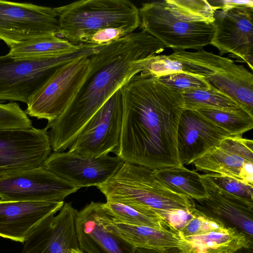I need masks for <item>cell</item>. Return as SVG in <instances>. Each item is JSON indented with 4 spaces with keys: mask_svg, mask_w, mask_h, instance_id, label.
<instances>
[{
    "mask_svg": "<svg viewBox=\"0 0 253 253\" xmlns=\"http://www.w3.org/2000/svg\"><path fill=\"white\" fill-rule=\"evenodd\" d=\"M196 111L232 136H242L253 127V116L249 113L208 109H200Z\"/></svg>",
    "mask_w": 253,
    "mask_h": 253,
    "instance_id": "obj_27",
    "label": "cell"
},
{
    "mask_svg": "<svg viewBox=\"0 0 253 253\" xmlns=\"http://www.w3.org/2000/svg\"><path fill=\"white\" fill-rule=\"evenodd\" d=\"M178 250H170L167 251H160L150 249L142 248H136V253H176Z\"/></svg>",
    "mask_w": 253,
    "mask_h": 253,
    "instance_id": "obj_35",
    "label": "cell"
},
{
    "mask_svg": "<svg viewBox=\"0 0 253 253\" xmlns=\"http://www.w3.org/2000/svg\"><path fill=\"white\" fill-rule=\"evenodd\" d=\"M202 175L226 193L253 202V185L218 173H207Z\"/></svg>",
    "mask_w": 253,
    "mask_h": 253,
    "instance_id": "obj_31",
    "label": "cell"
},
{
    "mask_svg": "<svg viewBox=\"0 0 253 253\" xmlns=\"http://www.w3.org/2000/svg\"><path fill=\"white\" fill-rule=\"evenodd\" d=\"M83 44H75L58 36L51 35L14 45L8 54L17 58L50 57L79 49Z\"/></svg>",
    "mask_w": 253,
    "mask_h": 253,
    "instance_id": "obj_24",
    "label": "cell"
},
{
    "mask_svg": "<svg viewBox=\"0 0 253 253\" xmlns=\"http://www.w3.org/2000/svg\"><path fill=\"white\" fill-rule=\"evenodd\" d=\"M156 178L171 191L189 199L199 200L208 197L201 174L184 166L153 170Z\"/></svg>",
    "mask_w": 253,
    "mask_h": 253,
    "instance_id": "obj_23",
    "label": "cell"
},
{
    "mask_svg": "<svg viewBox=\"0 0 253 253\" xmlns=\"http://www.w3.org/2000/svg\"><path fill=\"white\" fill-rule=\"evenodd\" d=\"M208 197L193 200L196 209L221 219L228 221L238 230L252 239L253 235V202L222 190L201 175Z\"/></svg>",
    "mask_w": 253,
    "mask_h": 253,
    "instance_id": "obj_20",
    "label": "cell"
},
{
    "mask_svg": "<svg viewBox=\"0 0 253 253\" xmlns=\"http://www.w3.org/2000/svg\"><path fill=\"white\" fill-rule=\"evenodd\" d=\"M123 112L119 89L85 124L68 151L91 157L106 156L110 152L116 154L121 134Z\"/></svg>",
    "mask_w": 253,
    "mask_h": 253,
    "instance_id": "obj_10",
    "label": "cell"
},
{
    "mask_svg": "<svg viewBox=\"0 0 253 253\" xmlns=\"http://www.w3.org/2000/svg\"><path fill=\"white\" fill-rule=\"evenodd\" d=\"M64 202L0 201V237L24 243L42 219L60 211Z\"/></svg>",
    "mask_w": 253,
    "mask_h": 253,
    "instance_id": "obj_19",
    "label": "cell"
},
{
    "mask_svg": "<svg viewBox=\"0 0 253 253\" xmlns=\"http://www.w3.org/2000/svg\"><path fill=\"white\" fill-rule=\"evenodd\" d=\"M141 72L155 77L181 72L202 78L247 111H253V74L231 59L203 49L151 57L144 62Z\"/></svg>",
    "mask_w": 253,
    "mask_h": 253,
    "instance_id": "obj_3",
    "label": "cell"
},
{
    "mask_svg": "<svg viewBox=\"0 0 253 253\" xmlns=\"http://www.w3.org/2000/svg\"><path fill=\"white\" fill-rule=\"evenodd\" d=\"M113 224L116 232L136 248L167 251L178 250L181 245L178 234L169 229L114 221Z\"/></svg>",
    "mask_w": 253,
    "mask_h": 253,
    "instance_id": "obj_22",
    "label": "cell"
},
{
    "mask_svg": "<svg viewBox=\"0 0 253 253\" xmlns=\"http://www.w3.org/2000/svg\"><path fill=\"white\" fill-rule=\"evenodd\" d=\"M97 187L107 202L122 204L148 214H159L194 206L192 199L161 183L153 170L127 162H124L113 176Z\"/></svg>",
    "mask_w": 253,
    "mask_h": 253,
    "instance_id": "obj_4",
    "label": "cell"
},
{
    "mask_svg": "<svg viewBox=\"0 0 253 253\" xmlns=\"http://www.w3.org/2000/svg\"><path fill=\"white\" fill-rule=\"evenodd\" d=\"M213 10L226 9L236 7H253V1L249 0H207Z\"/></svg>",
    "mask_w": 253,
    "mask_h": 253,
    "instance_id": "obj_34",
    "label": "cell"
},
{
    "mask_svg": "<svg viewBox=\"0 0 253 253\" xmlns=\"http://www.w3.org/2000/svg\"><path fill=\"white\" fill-rule=\"evenodd\" d=\"M180 238L181 245L176 253H235L248 248L252 241L235 227Z\"/></svg>",
    "mask_w": 253,
    "mask_h": 253,
    "instance_id": "obj_21",
    "label": "cell"
},
{
    "mask_svg": "<svg viewBox=\"0 0 253 253\" xmlns=\"http://www.w3.org/2000/svg\"><path fill=\"white\" fill-rule=\"evenodd\" d=\"M161 84L182 94L196 89H207L211 86L203 78L181 72H175L157 77Z\"/></svg>",
    "mask_w": 253,
    "mask_h": 253,
    "instance_id": "obj_29",
    "label": "cell"
},
{
    "mask_svg": "<svg viewBox=\"0 0 253 253\" xmlns=\"http://www.w3.org/2000/svg\"><path fill=\"white\" fill-rule=\"evenodd\" d=\"M103 208L115 222L170 230L164 218L159 214L142 212L125 205L113 202L103 203Z\"/></svg>",
    "mask_w": 253,
    "mask_h": 253,
    "instance_id": "obj_26",
    "label": "cell"
},
{
    "mask_svg": "<svg viewBox=\"0 0 253 253\" xmlns=\"http://www.w3.org/2000/svg\"><path fill=\"white\" fill-rule=\"evenodd\" d=\"M78 211L64 204L59 213L42 219L27 237L21 253H72L80 249L76 219Z\"/></svg>",
    "mask_w": 253,
    "mask_h": 253,
    "instance_id": "obj_17",
    "label": "cell"
},
{
    "mask_svg": "<svg viewBox=\"0 0 253 253\" xmlns=\"http://www.w3.org/2000/svg\"><path fill=\"white\" fill-rule=\"evenodd\" d=\"M47 129L0 130V177L42 167L52 150Z\"/></svg>",
    "mask_w": 253,
    "mask_h": 253,
    "instance_id": "obj_11",
    "label": "cell"
},
{
    "mask_svg": "<svg viewBox=\"0 0 253 253\" xmlns=\"http://www.w3.org/2000/svg\"><path fill=\"white\" fill-rule=\"evenodd\" d=\"M33 127L31 120L18 103L0 102V130Z\"/></svg>",
    "mask_w": 253,
    "mask_h": 253,
    "instance_id": "obj_30",
    "label": "cell"
},
{
    "mask_svg": "<svg viewBox=\"0 0 253 253\" xmlns=\"http://www.w3.org/2000/svg\"><path fill=\"white\" fill-rule=\"evenodd\" d=\"M124 162L117 156L91 157L67 151L50 154L42 167L81 188L106 182Z\"/></svg>",
    "mask_w": 253,
    "mask_h": 253,
    "instance_id": "obj_14",
    "label": "cell"
},
{
    "mask_svg": "<svg viewBox=\"0 0 253 253\" xmlns=\"http://www.w3.org/2000/svg\"><path fill=\"white\" fill-rule=\"evenodd\" d=\"M196 170L215 173L253 185V141L230 136L192 162Z\"/></svg>",
    "mask_w": 253,
    "mask_h": 253,
    "instance_id": "obj_16",
    "label": "cell"
},
{
    "mask_svg": "<svg viewBox=\"0 0 253 253\" xmlns=\"http://www.w3.org/2000/svg\"><path fill=\"white\" fill-rule=\"evenodd\" d=\"M138 10L142 31L156 38L166 47L199 50L210 44L214 32L213 23L181 19L167 9L164 0L142 3Z\"/></svg>",
    "mask_w": 253,
    "mask_h": 253,
    "instance_id": "obj_8",
    "label": "cell"
},
{
    "mask_svg": "<svg viewBox=\"0 0 253 253\" xmlns=\"http://www.w3.org/2000/svg\"><path fill=\"white\" fill-rule=\"evenodd\" d=\"M229 133L197 111L184 110L177 132V147L182 166L192 164Z\"/></svg>",
    "mask_w": 253,
    "mask_h": 253,
    "instance_id": "obj_18",
    "label": "cell"
},
{
    "mask_svg": "<svg viewBox=\"0 0 253 253\" xmlns=\"http://www.w3.org/2000/svg\"><path fill=\"white\" fill-rule=\"evenodd\" d=\"M54 7L0 0V40L9 48L51 35L60 37Z\"/></svg>",
    "mask_w": 253,
    "mask_h": 253,
    "instance_id": "obj_9",
    "label": "cell"
},
{
    "mask_svg": "<svg viewBox=\"0 0 253 253\" xmlns=\"http://www.w3.org/2000/svg\"><path fill=\"white\" fill-rule=\"evenodd\" d=\"M98 45L84 43L77 50L43 58H17L8 53L0 56V101L27 104L32 96L59 67L72 60L98 52Z\"/></svg>",
    "mask_w": 253,
    "mask_h": 253,
    "instance_id": "obj_6",
    "label": "cell"
},
{
    "mask_svg": "<svg viewBox=\"0 0 253 253\" xmlns=\"http://www.w3.org/2000/svg\"><path fill=\"white\" fill-rule=\"evenodd\" d=\"M165 47L141 31L107 44L94 54L90 72L75 98L59 118L47 124L53 152L69 148L96 111L142 71L144 61L162 52Z\"/></svg>",
    "mask_w": 253,
    "mask_h": 253,
    "instance_id": "obj_2",
    "label": "cell"
},
{
    "mask_svg": "<svg viewBox=\"0 0 253 253\" xmlns=\"http://www.w3.org/2000/svg\"><path fill=\"white\" fill-rule=\"evenodd\" d=\"M93 55L75 58L58 67L30 98L25 110L27 115L48 122L59 118L87 77Z\"/></svg>",
    "mask_w": 253,
    "mask_h": 253,
    "instance_id": "obj_7",
    "label": "cell"
},
{
    "mask_svg": "<svg viewBox=\"0 0 253 253\" xmlns=\"http://www.w3.org/2000/svg\"><path fill=\"white\" fill-rule=\"evenodd\" d=\"M213 17L214 32L210 44L221 55L230 53L253 70V7L215 10Z\"/></svg>",
    "mask_w": 253,
    "mask_h": 253,
    "instance_id": "obj_13",
    "label": "cell"
},
{
    "mask_svg": "<svg viewBox=\"0 0 253 253\" xmlns=\"http://www.w3.org/2000/svg\"><path fill=\"white\" fill-rule=\"evenodd\" d=\"M195 207L162 211L159 213L169 229L178 233L193 218Z\"/></svg>",
    "mask_w": 253,
    "mask_h": 253,
    "instance_id": "obj_33",
    "label": "cell"
},
{
    "mask_svg": "<svg viewBox=\"0 0 253 253\" xmlns=\"http://www.w3.org/2000/svg\"><path fill=\"white\" fill-rule=\"evenodd\" d=\"M81 188L42 167L0 177V201L64 202Z\"/></svg>",
    "mask_w": 253,
    "mask_h": 253,
    "instance_id": "obj_12",
    "label": "cell"
},
{
    "mask_svg": "<svg viewBox=\"0 0 253 253\" xmlns=\"http://www.w3.org/2000/svg\"><path fill=\"white\" fill-rule=\"evenodd\" d=\"M120 89L123 112L117 156L152 170L182 166L177 147L182 94L142 72Z\"/></svg>",
    "mask_w": 253,
    "mask_h": 253,
    "instance_id": "obj_1",
    "label": "cell"
},
{
    "mask_svg": "<svg viewBox=\"0 0 253 253\" xmlns=\"http://www.w3.org/2000/svg\"><path fill=\"white\" fill-rule=\"evenodd\" d=\"M54 9L60 37L75 44L103 29L140 26L138 8L128 0H80Z\"/></svg>",
    "mask_w": 253,
    "mask_h": 253,
    "instance_id": "obj_5",
    "label": "cell"
},
{
    "mask_svg": "<svg viewBox=\"0 0 253 253\" xmlns=\"http://www.w3.org/2000/svg\"><path fill=\"white\" fill-rule=\"evenodd\" d=\"M72 253H85L80 249L78 250H74L72 251Z\"/></svg>",
    "mask_w": 253,
    "mask_h": 253,
    "instance_id": "obj_36",
    "label": "cell"
},
{
    "mask_svg": "<svg viewBox=\"0 0 253 253\" xmlns=\"http://www.w3.org/2000/svg\"><path fill=\"white\" fill-rule=\"evenodd\" d=\"M76 226L80 248L85 253H136V248L116 232L103 203L91 202L78 211Z\"/></svg>",
    "mask_w": 253,
    "mask_h": 253,
    "instance_id": "obj_15",
    "label": "cell"
},
{
    "mask_svg": "<svg viewBox=\"0 0 253 253\" xmlns=\"http://www.w3.org/2000/svg\"><path fill=\"white\" fill-rule=\"evenodd\" d=\"M223 220L195 208L192 219L178 232L179 237L206 234L225 229Z\"/></svg>",
    "mask_w": 253,
    "mask_h": 253,
    "instance_id": "obj_28",
    "label": "cell"
},
{
    "mask_svg": "<svg viewBox=\"0 0 253 253\" xmlns=\"http://www.w3.org/2000/svg\"><path fill=\"white\" fill-rule=\"evenodd\" d=\"M135 30L131 26L103 29L90 36L84 43L98 45L107 44L134 32Z\"/></svg>",
    "mask_w": 253,
    "mask_h": 253,
    "instance_id": "obj_32",
    "label": "cell"
},
{
    "mask_svg": "<svg viewBox=\"0 0 253 253\" xmlns=\"http://www.w3.org/2000/svg\"><path fill=\"white\" fill-rule=\"evenodd\" d=\"M182 96L184 110L208 109L250 114L231 97L213 86L210 89L188 91L182 93Z\"/></svg>",
    "mask_w": 253,
    "mask_h": 253,
    "instance_id": "obj_25",
    "label": "cell"
}]
</instances>
